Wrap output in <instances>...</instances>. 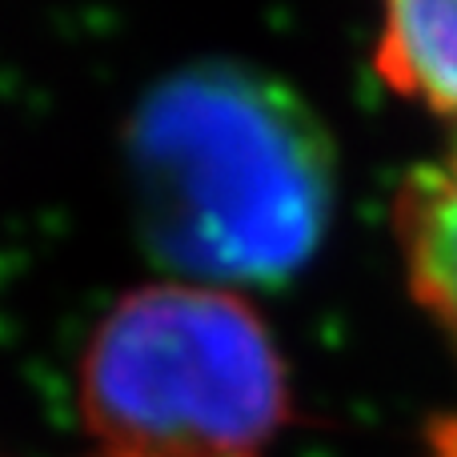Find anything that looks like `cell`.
Returning a JSON list of instances; mask_svg holds the SVG:
<instances>
[{"label": "cell", "mask_w": 457, "mask_h": 457, "mask_svg": "<svg viewBox=\"0 0 457 457\" xmlns=\"http://www.w3.org/2000/svg\"><path fill=\"white\" fill-rule=\"evenodd\" d=\"M129 165L149 241L205 285L293 273L329 225L325 129L245 69H189L149 93Z\"/></svg>", "instance_id": "6da1fadb"}, {"label": "cell", "mask_w": 457, "mask_h": 457, "mask_svg": "<svg viewBox=\"0 0 457 457\" xmlns=\"http://www.w3.org/2000/svg\"><path fill=\"white\" fill-rule=\"evenodd\" d=\"M77 410L96 457H265L289 421V378L241 293L157 281L88 333Z\"/></svg>", "instance_id": "7a4b0ae2"}, {"label": "cell", "mask_w": 457, "mask_h": 457, "mask_svg": "<svg viewBox=\"0 0 457 457\" xmlns=\"http://www.w3.org/2000/svg\"><path fill=\"white\" fill-rule=\"evenodd\" d=\"M394 225L413 297L457 345V137L442 157L418 165L402 181Z\"/></svg>", "instance_id": "3957f363"}, {"label": "cell", "mask_w": 457, "mask_h": 457, "mask_svg": "<svg viewBox=\"0 0 457 457\" xmlns=\"http://www.w3.org/2000/svg\"><path fill=\"white\" fill-rule=\"evenodd\" d=\"M373 61L394 93L457 117V4H394Z\"/></svg>", "instance_id": "277c9868"}, {"label": "cell", "mask_w": 457, "mask_h": 457, "mask_svg": "<svg viewBox=\"0 0 457 457\" xmlns=\"http://www.w3.org/2000/svg\"><path fill=\"white\" fill-rule=\"evenodd\" d=\"M426 457H457V413L426 429Z\"/></svg>", "instance_id": "5b68a950"}]
</instances>
